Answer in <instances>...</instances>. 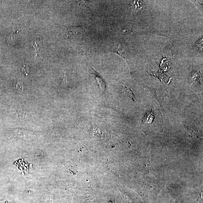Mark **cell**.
<instances>
[{
  "instance_id": "cell-1",
  "label": "cell",
  "mask_w": 203,
  "mask_h": 203,
  "mask_svg": "<svg viewBox=\"0 0 203 203\" xmlns=\"http://www.w3.org/2000/svg\"><path fill=\"white\" fill-rule=\"evenodd\" d=\"M90 73L92 76L97 80V82L99 84V86L101 87V89H105L106 87L105 82L104 81L102 77L97 72H96L92 67H91L90 68Z\"/></svg>"
}]
</instances>
